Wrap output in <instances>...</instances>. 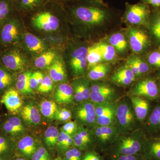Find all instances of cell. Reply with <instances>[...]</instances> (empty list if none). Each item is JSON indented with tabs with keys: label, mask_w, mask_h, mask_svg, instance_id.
Returning <instances> with one entry per match:
<instances>
[{
	"label": "cell",
	"mask_w": 160,
	"mask_h": 160,
	"mask_svg": "<svg viewBox=\"0 0 160 160\" xmlns=\"http://www.w3.org/2000/svg\"><path fill=\"white\" fill-rule=\"evenodd\" d=\"M147 141L142 132H136L122 136L116 142V150L120 155H135L145 148Z\"/></svg>",
	"instance_id": "6da1fadb"
},
{
	"label": "cell",
	"mask_w": 160,
	"mask_h": 160,
	"mask_svg": "<svg viewBox=\"0 0 160 160\" xmlns=\"http://www.w3.org/2000/svg\"><path fill=\"white\" fill-rule=\"evenodd\" d=\"M73 12L83 23L95 26L102 24L109 16L107 9L98 6H80L76 8Z\"/></svg>",
	"instance_id": "7a4b0ae2"
},
{
	"label": "cell",
	"mask_w": 160,
	"mask_h": 160,
	"mask_svg": "<svg viewBox=\"0 0 160 160\" xmlns=\"http://www.w3.org/2000/svg\"><path fill=\"white\" fill-rule=\"evenodd\" d=\"M20 32L18 20L9 18L0 25V45L5 47L16 44L19 38Z\"/></svg>",
	"instance_id": "3957f363"
},
{
	"label": "cell",
	"mask_w": 160,
	"mask_h": 160,
	"mask_svg": "<svg viewBox=\"0 0 160 160\" xmlns=\"http://www.w3.org/2000/svg\"><path fill=\"white\" fill-rule=\"evenodd\" d=\"M0 62L2 66L12 72L23 69L26 63L20 51L11 46L5 47V49L1 52Z\"/></svg>",
	"instance_id": "277c9868"
},
{
	"label": "cell",
	"mask_w": 160,
	"mask_h": 160,
	"mask_svg": "<svg viewBox=\"0 0 160 160\" xmlns=\"http://www.w3.org/2000/svg\"><path fill=\"white\" fill-rule=\"evenodd\" d=\"M150 14V10L147 4L138 3L127 6L126 18L131 24L145 25L148 22Z\"/></svg>",
	"instance_id": "5b68a950"
},
{
	"label": "cell",
	"mask_w": 160,
	"mask_h": 160,
	"mask_svg": "<svg viewBox=\"0 0 160 160\" xmlns=\"http://www.w3.org/2000/svg\"><path fill=\"white\" fill-rule=\"evenodd\" d=\"M131 107L129 103L124 102L117 107L116 121L120 131H129L134 126L135 113Z\"/></svg>",
	"instance_id": "8992f818"
},
{
	"label": "cell",
	"mask_w": 160,
	"mask_h": 160,
	"mask_svg": "<svg viewBox=\"0 0 160 160\" xmlns=\"http://www.w3.org/2000/svg\"><path fill=\"white\" fill-rule=\"evenodd\" d=\"M159 89L155 81L152 79H145L140 81L132 89V96L149 99H155L159 96Z\"/></svg>",
	"instance_id": "52a82bcc"
},
{
	"label": "cell",
	"mask_w": 160,
	"mask_h": 160,
	"mask_svg": "<svg viewBox=\"0 0 160 160\" xmlns=\"http://www.w3.org/2000/svg\"><path fill=\"white\" fill-rule=\"evenodd\" d=\"M33 26L40 30L46 32L56 31L59 26V20L48 12H40L32 18Z\"/></svg>",
	"instance_id": "ba28073f"
},
{
	"label": "cell",
	"mask_w": 160,
	"mask_h": 160,
	"mask_svg": "<svg viewBox=\"0 0 160 160\" xmlns=\"http://www.w3.org/2000/svg\"><path fill=\"white\" fill-rule=\"evenodd\" d=\"M20 93L16 88L11 87L2 95L0 102L5 106L9 112L14 114L17 113L23 105Z\"/></svg>",
	"instance_id": "9c48e42d"
},
{
	"label": "cell",
	"mask_w": 160,
	"mask_h": 160,
	"mask_svg": "<svg viewBox=\"0 0 160 160\" xmlns=\"http://www.w3.org/2000/svg\"><path fill=\"white\" fill-rule=\"evenodd\" d=\"M90 89V98L95 104L109 102L114 96L113 89L106 84H93Z\"/></svg>",
	"instance_id": "30bf717a"
},
{
	"label": "cell",
	"mask_w": 160,
	"mask_h": 160,
	"mask_svg": "<svg viewBox=\"0 0 160 160\" xmlns=\"http://www.w3.org/2000/svg\"><path fill=\"white\" fill-rule=\"evenodd\" d=\"M75 115L82 122L88 125L93 124L96 121L95 105L89 101L83 102L77 107Z\"/></svg>",
	"instance_id": "8fae6325"
},
{
	"label": "cell",
	"mask_w": 160,
	"mask_h": 160,
	"mask_svg": "<svg viewBox=\"0 0 160 160\" xmlns=\"http://www.w3.org/2000/svg\"><path fill=\"white\" fill-rule=\"evenodd\" d=\"M87 49L85 47L78 48L72 54L70 64L75 75H81L87 66Z\"/></svg>",
	"instance_id": "7c38bea8"
},
{
	"label": "cell",
	"mask_w": 160,
	"mask_h": 160,
	"mask_svg": "<svg viewBox=\"0 0 160 160\" xmlns=\"http://www.w3.org/2000/svg\"><path fill=\"white\" fill-rule=\"evenodd\" d=\"M129 37L130 47L134 52H142L149 45L148 35L141 29H131L129 31Z\"/></svg>",
	"instance_id": "4fadbf2b"
},
{
	"label": "cell",
	"mask_w": 160,
	"mask_h": 160,
	"mask_svg": "<svg viewBox=\"0 0 160 160\" xmlns=\"http://www.w3.org/2000/svg\"><path fill=\"white\" fill-rule=\"evenodd\" d=\"M1 130L5 135L14 137L22 133L25 127L19 118L12 116L7 118L2 123Z\"/></svg>",
	"instance_id": "5bb4252c"
},
{
	"label": "cell",
	"mask_w": 160,
	"mask_h": 160,
	"mask_svg": "<svg viewBox=\"0 0 160 160\" xmlns=\"http://www.w3.org/2000/svg\"><path fill=\"white\" fill-rule=\"evenodd\" d=\"M130 99L133 110L138 119L140 121H144L149 112V102L144 98L135 96H132Z\"/></svg>",
	"instance_id": "9a60e30c"
},
{
	"label": "cell",
	"mask_w": 160,
	"mask_h": 160,
	"mask_svg": "<svg viewBox=\"0 0 160 160\" xmlns=\"http://www.w3.org/2000/svg\"><path fill=\"white\" fill-rule=\"evenodd\" d=\"M73 87L66 83L60 84L55 92V99L59 104H69L73 101Z\"/></svg>",
	"instance_id": "2e32d148"
},
{
	"label": "cell",
	"mask_w": 160,
	"mask_h": 160,
	"mask_svg": "<svg viewBox=\"0 0 160 160\" xmlns=\"http://www.w3.org/2000/svg\"><path fill=\"white\" fill-rule=\"evenodd\" d=\"M21 116L27 124L37 125L41 121V114L38 109L32 104H28L22 108Z\"/></svg>",
	"instance_id": "e0dca14e"
},
{
	"label": "cell",
	"mask_w": 160,
	"mask_h": 160,
	"mask_svg": "<svg viewBox=\"0 0 160 160\" xmlns=\"http://www.w3.org/2000/svg\"><path fill=\"white\" fill-rule=\"evenodd\" d=\"M112 82L122 86H128L135 80V75L131 69L126 66L118 70L112 77Z\"/></svg>",
	"instance_id": "ac0fdd59"
},
{
	"label": "cell",
	"mask_w": 160,
	"mask_h": 160,
	"mask_svg": "<svg viewBox=\"0 0 160 160\" xmlns=\"http://www.w3.org/2000/svg\"><path fill=\"white\" fill-rule=\"evenodd\" d=\"M31 75V72H26L18 76L15 83L16 88L22 94H30L33 92V89L30 85Z\"/></svg>",
	"instance_id": "d6986e66"
},
{
	"label": "cell",
	"mask_w": 160,
	"mask_h": 160,
	"mask_svg": "<svg viewBox=\"0 0 160 160\" xmlns=\"http://www.w3.org/2000/svg\"><path fill=\"white\" fill-rule=\"evenodd\" d=\"M18 148L20 152L27 157L32 156L37 149L34 139L30 136H26L20 139L18 143Z\"/></svg>",
	"instance_id": "ffe728a7"
},
{
	"label": "cell",
	"mask_w": 160,
	"mask_h": 160,
	"mask_svg": "<svg viewBox=\"0 0 160 160\" xmlns=\"http://www.w3.org/2000/svg\"><path fill=\"white\" fill-rule=\"evenodd\" d=\"M117 132V129L113 126H99L96 127L94 130L96 137L103 143L107 142L114 138Z\"/></svg>",
	"instance_id": "44dd1931"
},
{
	"label": "cell",
	"mask_w": 160,
	"mask_h": 160,
	"mask_svg": "<svg viewBox=\"0 0 160 160\" xmlns=\"http://www.w3.org/2000/svg\"><path fill=\"white\" fill-rule=\"evenodd\" d=\"M14 77L12 72L9 71L4 66H0V93L4 92L12 87Z\"/></svg>",
	"instance_id": "7402d4cb"
},
{
	"label": "cell",
	"mask_w": 160,
	"mask_h": 160,
	"mask_svg": "<svg viewBox=\"0 0 160 160\" xmlns=\"http://www.w3.org/2000/svg\"><path fill=\"white\" fill-rule=\"evenodd\" d=\"M49 76L55 82L63 81L66 77L65 67L62 62L57 60L53 61L49 69Z\"/></svg>",
	"instance_id": "603a6c76"
},
{
	"label": "cell",
	"mask_w": 160,
	"mask_h": 160,
	"mask_svg": "<svg viewBox=\"0 0 160 160\" xmlns=\"http://www.w3.org/2000/svg\"><path fill=\"white\" fill-rule=\"evenodd\" d=\"M24 39L29 51L39 54L45 50V47L42 41L34 35L26 33Z\"/></svg>",
	"instance_id": "cb8c5ba5"
},
{
	"label": "cell",
	"mask_w": 160,
	"mask_h": 160,
	"mask_svg": "<svg viewBox=\"0 0 160 160\" xmlns=\"http://www.w3.org/2000/svg\"><path fill=\"white\" fill-rule=\"evenodd\" d=\"M102 60V55L96 45L90 46L87 49V62L88 69L100 64Z\"/></svg>",
	"instance_id": "d4e9b609"
},
{
	"label": "cell",
	"mask_w": 160,
	"mask_h": 160,
	"mask_svg": "<svg viewBox=\"0 0 160 160\" xmlns=\"http://www.w3.org/2000/svg\"><path fill=\"white\" fill-rule=\"evenodd\" d=\"M116 107L113 105L102 116L96 118V122L99 126H112L117 121Z\"/></svg>",
	"instance_id": "484cf974"
},
{
	"label": "cell",
	"mask_w": 160,
	"mask_h": 160,
	"mask_svg": "<svg viewBox=\"0 0 160 160\" xmlns=\"http://www.w3.org/2000/svg\"><path fill=\"white\" fill-rule=\"evenodd\" d=\"M40 110L43 116L49 119L55 117L58 111L56 103L52 101L45 100L41 103Z\"/></svg>",
	"instance_id": "4316f807"
},
{
	"label": "cell",
	"mask_w": 160,
	"mask_h": 160,
	"mask_svg": "<svg viewBox=\"0 0 160 160\" xmlns=\"http://www.w3.org/2000/svg\"><path fill=\"white\" fill-rule=\"evenodd\" d=\"M144 149L147 156L150 159L160 160V139L146 142Z\"/></svg>",
	"instance_id": "83f0119b"
},
{
	"label": "cell",
	"mask_w": 160,
	"mask_h": 160,
	"mask_svg": "<svg viewBox=\"0 0 160 160\" xmlns=\"http://www.w3.org/2000/svg\"><path fill=\"white\" fill-rule=\"evenodd\" d=\"M109 40L110 45L114 47L118 52H122L126 50L127 42L122 33H115L109 38Z\"/></svg>",
	"instance_id": "f1b7e54d"
},
{
	"label": "cell",
	"mask_w": 160,
	"mask_h": 160,
	"mask_svg": "<svg viewBox=\"0 0 160 160\" xmlns=\"http://www.w3.org/2000/svg\"><path fill=\"white\" fill-rule=\"evenodd\" d=\"M108 71L109 67L107 65L100 63L89 69L88 78L93 81L101 79L106 76Z\"/></svg>",
	"instance_id": "f546056e"
},
{
	"label": "cell",
	"mask_w": 160,
	"mask_h": 160,
	"mask_svg": "<svg viewBox=\"0 0 160 160\" xmlns=\"http://www.w3.org/2000/svg\"><path fill=\"white\" fill-rule=\"evenodd\" d=\"M102 55V60L106 62L112 61L115 57L116 50L112 45L100 42L96 44Z\"/></svg>",
	"instance_id": "4dcf8cb0"
},
{
	"label": "cell",
	"mask_w": 160,
	"mask_h": 160,
	"mask_svg": "<svg viewBox=\"0 0 160 160\" xmlns=\"http://www.w3.org/2000/svg\"><path fill=\"white\" fill-rule=\"evenodd\" d=\"M59 134L58 130L55 126H49L46 129L44 134V141L48 147L53 148L57 144Z\"/></svg>",
	"instance_id": "1f68e13d"
},
{
	"label": "cell",
	"mask_w": 160,
	"mask_h": 160,
	"mask_svg": "<svg viewBox=\"0 0 160 160\" xmlns=\"http://www.w3.org/2000/svg\"><path fill=\"white\" fill-rule=\"evenodd\" d=\"M55 58V54L52 51L44 52L35 61V65L39 69H43L50 66Z\"/></svg>",
	"instance_id": "d6a6232c"
},
{
	"label": "cell",
	"mask_w": 160,
	"mask_h": 160,
	"mask_svg": "<svg viewBox=\"0 0 160 160\" xmlns=\"http://www.w3.org/2000/svg\"><path fill=\"white\" fill-rule=\"evenodd\" d=\"M148 126L152 132L160 130V105L157 106L152 112L148 120Z\"/></svg>",
	"instance_id": "836d02e7"
},
{
	"label": "cell",
	"mask_w": 160,
	"mask_h": 160,
	"mask_svg": "<svg viewBox=\"0 0 160 160\" xmlns=\"http://www.w3.org/2000/svg\"><path fill=\"white\" fill-rule=\"evenodd\" d=\"M12 2L10 0H0V25L11 17Z\"/></svg>",
	"instance_id": "e575fe53"
},
{
	"label": "cell",
	"mask_w": 160,
	"mask_h": 160,
	"mask_svg": "<svg viewBox=\"0 0 160 160\" xmlns=\"http://www.w3.org/2000/svg\"><path fill=\"white\" fill-rule=\"evenodd\" d=\"M12 145L9 137L0 134V157H7L11 152Z\"/></svg>",
	"instance_id": "d590c367"
},
{
	"label": "cell",
	"mask_w": 160,
	"mask_h": 160,
	"mask_svg": "<svg viewBox=\"0 0 160 160\" xmlns=\"http://www.w3.org/2000/svg\"><path fill=\"white\" fill-rule=\"evenodd\" d=\"M152 32L157 40L160 43V11L154 12L152 21Z\"/></svg>",
	"instance_id": "8d00e7d4"
},
{
	"label": "cell",
	"mask_w": 160,
	"mask_h": 160,
	"mask_svg": "<svg viewBox=\"0 0 160 160\" xmlns=\"http://www.w3.org/2000/svg\"><path fill=\"white\" fill-rule=\"evenodd\" d=\"M73 143V138L71 136L62 131L58 137L57 145L60 149H67Z\"/></svg>",
	"instance_id": "74e56055"
},
{
	"label": "cell",
	"mask_w": 160,
	"mask_h": 160,
	"mask_svg": "<svg viewBox=\"0 0 160 160\" xmlns=\"http://www.w3.org/2000/svg\"><path fill=\"white\" fill-rule=\"evenodd\" d=\"M53 85V80L50 76H46L44 78L42 82L38 87V91L42 93H47L52 90Z\"/></svg>",
	"instance_id": "f35d334b"
},
{
	"label": "cell",
	"mask_w": 160,
	"mask_h": 160,
	"mask_svg": "<svg viewBox=\"0 0 160 160\" xmlns=\"http://www.w3.org/2000/svg\"><path fill=\"white\" fill-rule=\"evenodd\" d=\"M135 65L138 69L141 75L147 73L149 70V64L139 57H132L130 58Z\"/></svg>",
	"instance_id": "ab89813d"
},
{
	"label": "cell",
	"mask_w": 160,
	"mask_h": 160,
	"mask_svg": "<svg viewBox=\"0 0 160 160\" xmlns=\"http://www.w3.org/2000/svg\"><path fill=\"white\" fill-rule=\"evenodd\" d=\"M32 160H50V156L48 151L44 147H41L32 155Z\"/></svg>",
	"instance_id": "60d3db41"
},
{
	"label": "cell",
	"mask_w": 160,
	"mask_h": 160,
	"mask_svg": "<svg viewBox=\"0 0 160 160\" xmlns=\"http://www.w3.org/2000/svg\"><path fill=\"white\" fill-rule=\"evenodd\" d=\"M148 62L149 65L157 68H160V51L152 52L148 56Z\"/></svg>",
	"instance_id": "b9f144b4"
},
{
	"label": "cell",
	"mask_w": 160,
	"mask_h": 160,
	"mask_svg": "<svg viewBox=\"0 0 160 160\" xmlns=\"http://www.w3.org/2000/svg\"><path fill=\"white\" fill-rule=\"evenodd\" d=\"M44 76L40 72H36L32 74L30 79V87L32 89H36L44 78Z\"/></svg>",
	"instance_id": "7bdbcfd3"
},
{
	"label": "cell",
	"mask_w": 160,
	"mask_h": 160,
	"mask_svg": "<svg viewBox=\"0 0 160 160\" xmlns=\"http://www.w3.org/2000/svg\"><path fill=\"white\" fill-rule=\"evenodd\" d=\"M78 86L84 96L85 100L89 99L90 98V89L89 88V83L87 81H78L75 82Z\"/></svg>",
	"instance_id": "ee69618b"
},
{
	"label": "cell",
	"mask_w": 160,
	"mask_h": 160,
	"mask_svg": "<svg viewBox=\"0 0 160 160\" xmlns=\"http://www.w3.org/2000/svg\"><path fill=\"white\" fill-rule=\"evenodd\" d=\"M55 118L59 121L66 122L71 118L72 113L69 109H61L59 110H58Z\"/></svg>",
	"instance_id": "f6af8a7d"
},
{
	"label": "cell",
	"mask_w": 160,
	"mask_h": 160,
	"mask_svg": "<svg viewBox=\"0 0 160 160\" xmlns=\"http://www.w3.org/2000/svg\"><path fill=\"white\" fill-rule=\"evenodd\" d=\"M77 124L74 122H69L62 127V131L66 134L71 136L74 134L78 130Z\"/></svg>",
	"instance_id": "bcb514c9"
},
{
	"label": "cell",
	"mask_w": 160,
	"mask_h": 160,
	"mask_svg": "<svg viewBox=\"0 0 160 160\" xmlns=\"http://www.w3.org/2000/svg\"><path fill=\"white\" fill-rule=\"evenodd\" d=\"M42 0H20L21 7L25 9H32L38 5Z\"/></svg>",
	"instance_id": "7dc6e473"
},
{
	"label": "cell",
	"mask_w": 160,
	"mask_h": 160,
	"mask_svg": "<svg viewBox=\"0 0 160 160\" xmlns=\"http://www.w3.org/2000/svg\"><path fill=\"white\" fill-rule=\"evenodd\" d=\"M76 133L79 136L87 145L90 142V140H91L90 139L91 138H90V134H89V132L86 129H83V128L78 129V130L76 132Z\"/></svg>",
	"instance_id": "c3c4849f"
},
{
	"label": "cell",
	"mask_w": 160,
	"mask_h": 160,
	"mask_svg": "<svg viewBox=\"0 0 160 160\" xmlns=\"http://www.w3.org/2000/svg\"><path fill=\"white\" fill-rule=\"evenodd\" d=\"M73 91L75 100L78 102H83L85 100L84 96L78 85L74 82L73 84Z\"/></svg>",
	"instance_id": "681fc988"
},
{
	"label": "cell",
	"mask_w": 160,
	"mask_h": 160,
	"mask_svg": "<svg viewBox=\"0 0 160 160\" xmlns=\"http://www.w3.org/2000/svg\"><path fill=\"white\" fill-rule=\"evenodd\" d=\"M143 1L147 5H150L155 8L160 7V0H143Z\"/></svg>",
	"instance_id": "f907efd6"
},
{
	"label": "cell",
	"mask_w": 160,
	"mask_h": 160,
	"mask_svg": "<svg viewBox=\"0 0 160 160\" xmlns=\"http://www.w3.org/2000/svg\"><path fill=\"white\" fill-rule=\"evenodd\" d=\"M83 160H101L98 156L94 153L90 152L86 155Z\"/></svg>",
	"instance_id": "816d5d0a"
},
{
	"label": "cell",
	"mask_w": 160,
	"mask_h": 160,
	"mask_svg": "<svg viewBox=\"0 0 160 160\" xmlns=\"http://www.w3.org/2000/svg\"><path fill=\"white\" fill-rule=\"evenodd\" d=\"M118 160H138L135 155H120Z\"/></svg>",
	"instance_id": "f5cc1de1"
},
{
	"label": "cell",
	"mask_w": 160,
	"mask_h": 160,
	"mask_svg": "<svg viewBox=\"0 0 160 160\" xmlns=\"http://www.w3.org/2000/svg\"><path fill=\"white\" fill-rule=\"evenodd\" d=\"M72 151V157L73 160H81V152L76 148H72L71 149Z\"/></svg>",
	"instance_id": "db71d44e"
},
{
	"label": "cell",
	"mask_w": 160,
	"mask_h": 160,
	"mask_svg": "<svg viewBox=\"0 0 160 160\" xmlns=\"http://www.w3.org/2000/svg\"><path fill=\"white\" fill-rule=\"evenodd\" d=\"M66 160H73L72 157V151L71 149H69L66 152Z\"/></svg>",
	"instance_id": "11a10c76"
},
{
	"label": "cell",
	"mask_w": 160,
	"mask_h": 160,
	"mask_svg": "<svg viewBox=\"0 0 160 160\" xmlns=\"http://www.w3.org/2000/svg\"><path fill=\"white\" fill-rule=\"evenodd\" d=\"M0 160H6V158H5L0 157Z\"/></svg>",
	"instance_id": "9f6ffc18"
},
{
	"label": "cell",
	"mask_w": 160,
	"mask_h": 160,
	"mask_svg": "<svg viewBox=\"0 0 160 160\" xmlns=\"http://www.w3.org/2000/svg\"><path fill=\"white\" fill-rule=\"evenodd\" d=\"M15 160H26L24 159H23V158H18V159H16Z\"/></svg>",
	"instance_id": "6f0895ef"
},
{
	"label": "cell",
	"mask_w": 160,
	"mask_h": 160,
	"mask_svg": "<svg viewBox=\"0 0 160 160\" xmlns=\"http://www.w3.org/2000/svg\"><path fill=\"white\" fill-rule=\"evenodd\" d=\"M54 160H62L61 159V158H57V159H54Z\"/></svg>",
	"instance_id": "680465c9"
},
{
	"label": "cell",
	"mask_w": 160,
	"mask_h": 160,
	"mask_svg": "<svg viewBox=\"0 0 160 160\" xmlns=\"http://www.w3.org/2000/svg\"><path fill=\"white\" fill-rule=\"evenodd\" d=\"M159 92H160V83L159 84Z\"/></svg>",
	"instance_id": "91938a15"
},
{
	"label": "cell",
	"mask_w": 160,
	"mask_h": 160,
	"mask_svg": "<svg viewBox=\"0 0 160 160\" xmlns=\"http://www.w3.org/2000/svg\"><path fill=\"white\" fill-rule=\"evenodd\" d=\"M10 1H12H12H13V0H10Z\"/></svg>",
	"instance_id": "94428289"
},
{
	"label": "cell",
	"mask_w": 160,
	"mask_h": 160,
	"mask_svg": "<svg viewBox=\"0 0 160 160\" xmlns=\"http://www.w3.org/2000/svg\"></svg>",
	"instance_id": "6125c7cd"
}]
</instances>
